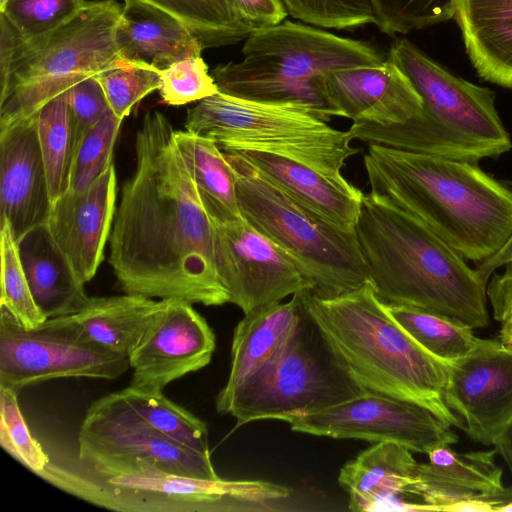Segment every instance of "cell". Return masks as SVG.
Wrapping results in <instances>:
<instances>
[{
  "label": "cell",
  "instance_id": "6da1fadb",
  "mask_svg": "<svg viewBox=\"0 0 512 512\" xmlns=\"http://www.w3.org/2000/svg\"><path fill=\"white\" fill-rule=\"evenodd\" d=\"M159 111L136 132V167L124 183L109 264L124 293L220 306L229 302L215 264L214 226Z\"/></svg>",
  "mask_w": 512,
  "mask_h": 512
},
{
  "label": "cell",
  "instance_id": "7a4b0ae2",
  "mask_svg": "<svg viewBox=\"0 0 512 512\" xmlns=\"http://www.w3.org/2000/svg\"><path fill=\"white\" fill-rule=\"evenodd\" d=\"M370 194L417 218L465 260L497 253L512 236V189L476 164L370 143Z\"/></svg>",
  "mask_w": 512,
  "mask_h": 512
},
{
  "label": "cell",
  "instance_id": "3957f363",
  "mask_svg": "<svg viewBox=\"0 0 512 512\" xmlns=\"http://www.w3.org/2000/svg\"><path fill=\"white\" fill-rule=\"evenodd\" d=\"M355 233L383 303L442 314L473 329L490 324L487 283L417 218L364 193Z\"/></svg>",
  "mask_w": 512,
  "mask_h": 512
},
{
  "label": "cell",
  "instance_id": "277c9868",
  "mask_svg": "<svg viewBox=\"0 0 512 512\" xmlns=\"http://www.w3.org/2000/svg\"><path fill=\"white\" fill-rule=\"evenodd\" d=\"M307 309L368 391L417 403L462 429L444 400L448 363L423 349L388 313L370 282L333 298L308 291Z\"/></svg>",
  "mask_w": 512,
  "mask_h": 512
},
{
  "label": "cell",
  "instance_id": "5b68a950",
  "mask_svg": "<svg viewBox=\"0 0 512 512\" xmlns=\"http://www.w3.org/2000/svg\"><path fill=\"white\" fill-rule=\"evenodd\" d=\"M387 58L408 77L423 109L401 124L352 123L353 139L474 164L512 148L494 91L452 74L407 39L395 41Z\"/></svg>",
  "mask_w": 512,
  "mask_h": 512
},
{
  "label": "cell",
  "instance_id": "8992f818",
  "mask_svg": "<svg viewBox=\"0 0 512 512\" xmlns=\"http://www.w3.org/2000/svg\"><path fill=\"white\" fill-rule=\"evenodd\" d=\"M37 476L96 506L121 512L271 510L287 487L262 480H210L168 472L144 459L84 461L61 450Z\"/></svg>",
  "mask_w": 512,
  "mask_h": 512
},
{
  "label": "cell",
  "instance_id": "52a82bcc",
  "mask_svg": "<svg viewBox=\"0 0 512 512\" xmlns=\"http://www.w3.org/2000/svg\"><path fill=\"white\" fill-rule=\"evenodd\" d=\"M242 55L210 72L219 92L297 106L326 122L338 115L325 95L322 75L385 60L365 42L291 21L251 33Z\"/></svg>",
  "mask_w": 512,
  "mask_h": 512
},
{
  "label": "cell",
  "instance_id": "ba28073f",
  "mask_svg": "<svg viewBox=\"0 0 512 512\" xmlns=\"http://www.w3.org/2000/svg\"><path fill=\"white\" fill-rule=\"evenodd\" d=\"M223 152L234 171L242 217L292 257L312 282L313 295L333 298L369 282L355 231L297 202L235 152Z\"/></svg>",
  "mask_w": 512,
  "mask_h": 512
},
{
  "label": "cell",
  "instance_id": "9c48e42d",
  "mask_svg": "<svg viewBox=\"0 0 512 512\" xmlns=\"http://www.w3.org/2000/svg\"><path fill=\"white\" fill-rule=\"evenodd\" d=\"M121 12L116 0L89 1L59 28L22 40L0 85V130L32 117L51 99L119 58L116 29Z\"/></svg>",
  "mask_w": 512,
  "mask_h": 512
},
{
  "label": "cell",
  "instance_id": "30bf717a",
  "mask_svg": "<svg viewBox=\"0 0 512 512\" xmlns=\"http://www.w3.org/2000/svg\"><path fill=\"white\" fill-rule=\"evenodd\" d=\"M367 391L332 347L305 301L298 326L283 350L215 405L219 413L233 416L237 426L265 419L288 422Z\"/></svg>",
  "mask_w": 512,
  "mask_h": 512
},
{
  "label": "cell",
  "instance_id": "8fae6325",
  "mask_svg": "<svg viewBox=\"0 0 512 512\" xmlns=\"http://www.w3.org/2000/svg\"><path fill=\"white\" fill-rule=\"evenodd\" d=\"M185 130L214 140L225 151L279 155L333 178H343L346 161L359 152L348 130L332 128L303 108L219 91L187 110Z\"/></svg>",
  "mask_w": 512,
  "mask_h": 512
},
{
  "label": "cell",
  "instance_id": "7c38bea8",
  "mask_svg": "<svg viewBox=\"0 0 512 512\" xmlns=\"http://www.w3.org/2000/svg\"><path fill=\"white\" fill-rule=\"evenodd\" d=\"M129 368L128 356L88 340L70 315L26 329L0 306V385L19 392L58 378L112 380Z\"/></svg>",
  "mask_w": 512,
  "mask_h": 512
},
{
  "label": "cell",
  "instance_id": "4fadbf2b",
  "mask_svg": "<svg viewBox=\"0 0 512 512\" xmlns=\"http://www.w3.org/2000/svg\"><path fill=\"white\" fill-rule=\"evenodd\" d=\"M295 432L337 439L398 443L427 454L458 442V435L429 409L367 391L334 406L290 419Z\"/></svg>",
  "mask_w": 512,
  "mask_h": 512
},
{
  "label": "cell",
  "instance_id": "5bb4252c",
  "mask_svg": "<svg viewBox=\"0 0 512 512\" xmlns=\"http://www.w3.org/2000/svg\"><path fill=\"white\" fill-rule=\"evenodd\" d=\"M212 223L218 278L229 303L244 314L312 292V282L292 257L243 217Z\"/></svg>",
  "mask_w": 512,
  "mask_h": 512
},
{
  "label": "cell",
  "instance_id": "9a60e30c",
  "mask_svg": "<svg viewBox=\"0 0 512 512\" xmlns=\"http://www.w3.org/2000/svg\"><path fill=\"white\" fill-rule=\"evenodd\" d=\"M444 400L471 439L493 445L512 422V347L478 338L467 355L448 363Z\"/></svg>",
  "mask_w": 512,
  "mask_h": 512
},
{
  "label": "cell",
  "instance_id": "2e32d148",
  "mask_svg": "<svg viewBox=\"0 0 512 512\" xmlns=\"http://www.w3.org/2000/svg\"><path fill=\"white\" fill-rule=\"evenodd\" d=\"M77 456L84 461L144 459L168 472L215 480L211 457L195 453L145 422L99 399L88 408L78 433Z\"/></svg>",
  "mask_w": 512,
  "mask_h": 512
},
{
  "label": "cell",
  "instance_id": "e0dca14e",
  "mask_svg": "<svg viewBox=\"0 0 512 512\" xmlns=\"http://www.w3.org/2000/svg\"><path fill=\"white\" fill-rule=\"evenodd\" d=\"M216 347L213 330L192 306L167 299L164 310L128 356L131 387L162 392L171 382L207 366Z\"/></svg>",
  "mask_w": 512,
  "mask_h": 512
},
{
  "label": "cell",
  "instance_id": "ac0fdd59",
  "mask_svg": "<svg viewBox=\"0 0 512 512\" xmlns=\"http://www.w3.org/2000/svg\"><path fill=\"white\" fill-rule=\"evenodd\" d=\"M114 162L89 186L68 190L51 208L46 228L77 278L89 282L104 259L116 213Z\"/></svg>",
  "mask_w": 512,
  "mask_h": 512
},
{
  "label": "cell",
  "instance_id": "d6986e66",
  "mask_svg": "<svg viewBox=\"0 0 512 512\" xmlns=\"http://www.w3.org/2000/svg\"><path fill=\"white\" fill-rule=\"evenodd\" d=\"M52 204L35 116L0 130V221L19 242L46 224Z\"/></svg>",
  "mask_w": 512,
  "mask_h": 512
},
{
  "label": "cell",
  "instance_id": "ffe728a7",
  "mask_svg": "<svg viewBox=\"0 0 512 512\" xmlns=\"http://www.w3.org/2000/svg\"><path fill=\"white\" fill-rule=\"evenodd\" d=\"M323 89L338 117L389 126L421 113L423 102L408 77L390 60L328 72Z\"/></svg>",
  "mask_w": 512,
  "mask_h": 512
},
{
  "label": "cell",
  "instance_id": "44dd1931",
  "mask_svg": "<svg viewBox=\"0 0 512 512\" xmlns=\"http://www.w3.org/2000/svg\"><path fill=\"white\" fill-rule=\"evenodd\" d=\"M496 454L495 449L459 453L436 447L427 453V463L417 464L408 495L419 496L434 511L464 500H484L494 503L496 512L512 502V486L504 487Z\"/></svg>",
  "mask_w": 512,
  "mask_h": 512
},
{
  "label": "cell",
  "instance_id": "7402d4cb",
  "mask_svg": "<svg viewBox=\"0 0 512 512\" xmlns=\"http://www.w3.org/2000/svg\"><path fill=\"white\" fill-rule=\"evenodd\" d=\"M417 462L408 448L376 442L339 472L338 482L349 493L352 511H428L427 504L407 502Z\"/></svg>",
  "mask_w": 512,
  "mask_h": 512
},
{
  "label": "cell",
  "instance_id": "603a6c76",
  "mask_svg": "<svg viewBox=\"0 0 512 512\" xmlns=\"http://www.w3.org/2000/svg\"><path fill=\"white\" fill-rule=\"evenodd\" d=\"M287 195L342 230L354 232L363 192L298 161L257 151H232Z\"/></svg>",
  "mask_w": 512,
  "mask_h": 512
},
{
  "label": "cell",
  "instance_id": "cb8c5ba5",
  "mask_svg": "<svg viewBox=\"0 0 512 512\" xmlns=\"http://www.w3.org/2000/svg\"><path fill=\"white\" fill-rule=\"evenodd\" d=\"M116 42L121 57L158 70L204 49L179 19L143 0H124Z\"/></svg>",
  "mask_w": 512,
  "mask_h": 512
},
{
  "label": "cell",
  "instance_id": "d4e9b609",
  "mask_svg": "<svg viewBox=\"0 0 512 512\" xmlns=\"http://www.w3.org/2000/svg\"><path fill=\"white\" fill-rule=\"evenodd\" d=\"M308 291L244 314L233 333L229 376L216 400L230 395L283 350L298 326Z\"/></svg>",
  "mask_w": 512,
  "mask_h": 512
},
{
  "label": "cell",
  "instance_id": "484cf974",
  "mask_svg": "<svg viewBox=\"0 0 512 512\" xmlns=\"http://www.w3.org/2000/svg\"><path fill=\"white\" fill-rule=\"evenodd\" d=\"M454 18L478 75L512 89V0H457Z\"/></svg>",
  "mask_w": 512,
  "mask_h": 512
},
{
  "label": "cell",
  "instance_id": "4316f807",
  "mask_svg": "<svg viewBox=\"0 0 512 512\" xmlns=\"http://www.w3.org/2000/svg\"><path fill=\"white\" fill-rule=\"evenodd\" d=\"M19 255L34 301L48 318L79 312L89 296L46 225L28 232L17 242Z\"/></svg>",
  "mask_w": 512,
  "mask_h": 512
},
{
  "label": "cell",
  "instance_id": "83f0119b",
  "mask_svg": "<svg viewBox=\"0 0 512 512\" xmlns=\"http://www.w3.org/2000/svg\"><path fill=\"white\" fill-rule=\"evenodd\" d=\"M166 304L167 299L157 301L139 294L94 296L70 317L88 340L129 356Z\"/></svg>",
  "mask_w": 512,
  "mask_h": 512
},
{
  "label": "cell",
  "instance_id": "f1b7e54d",
  "mask_svg": "<svg viewBox=\"0 0 512 512\" xmlns=\"http://www.w3.org/2000/svg\"><path fill=\"white\" fill-rule=\"evenodd\" d=\"M175 137L210 218L229 221L242 217L234 171L220 146L187 130H176Z\"/></svg>",
  "mask_w": 512,
  "mask_h": 512
},
{
  "label": "cell",
  "instance_id": "f546056e",
  "mask_svg": "<svg viewBox=\"0 0 512 512\" xmlns=\"http://www.w3.org/2000/svg\"><path fill=\"white\" fill-rule=\"evenodd\" d=\"M200 455L210 457L208 428L200 418L168 399L162 392L128 386L99 399Z\"/></svg>",
  "mask_w": 512,
  "mask_h": 512
},
{
  "label": "cell",
  "instance_id": "4dcf8cb0",
  "mask_svg": "<svg viewBox=\"0 0 512 512\" xmlns=\"http://www.w3.org/2000/svg\"><path fill=\"white\" fill-rule=\"evenodd\" d=\"M51 204L70 186V174L77 149L76 128L66 91L34 114Z\"/></svg>",
  "mask_w": 512,
  "mask_h": 512
},
{
  "label": "cell",
  "instance_id": "1f68e13d",
  "mask_svg": "<svg viewBox=\"0 0 512 512\" xmlns=\"http://www.w3.org/2000/svg\"><path fill=\"white\" fill-rule=\"evenodd\" d=\"M385 307L423 349L446 363L467 355L477 342L473 328L462 321L410 306Z\"/></svg>",
  "mask_w": 512,
  "mask_h": 512
},
{
  "label": "cell",
  "instance_id": "d6a6232c",
  "mask_svg": "<svg viewBox=\"0 0 512 512\" xmlns=\"http://www.w3.org/2000/svg\"><path fill=\"white\" fill-rule=\"evenodd\" d=\"M179 19L203 48H217L245 40L251 32L230 0H143Z\"/></svg>",
  "mask_w": 512,
  "mask_h": 512
},
{
  "label": "cell",
  "instance_id": "836d02e7",
  "mask_svg": "<svg viewBox=\"0 0 512 512\" xmlns=\"http://www.w3.org/2000/svg\"><path fill=\"white\" fill-rule=\"evenodd\" d=\"M0 223V306L7 309L24 328L32 329L44 323L47 317L34 301L9 223Z\"/></svg>",
  "mask_w": 512,
  "mask_h": 512
},
{
  "label": "cell",
  "instance_id": "e575fe53",
  "mask_svg": "<svg viewBox=\"0 0 512 512\" xmlns=\"http://www.w3.org/2000/svg\"><path fill=\"white\" fill-rule=\"evenodd\" d=\"M110 110L121 120L140 100L160 87V70L147 64L117 58L96 75Z\"/></svg>",
  "mask_w": 512,
  "mask_h": 512
},
{
  "label": "cell",
  "instance_id": "d590c367",
  "mask_svg": "<svg viewBox=\"0 0 512 512\" xmlns=\"http://www.w3.org/2000/svg\"><path fill=\"white\" fill-rule=\"evenodd\" d=\"M121 123L109 109L81 139L72 163L69 190L85 189L110 165Z\"/></svg>",
  "mask_w": 512,
  "mask_h": 512
},
{
  "label": "cell",
  "instance_id": "8d00e7d4",
  "mask_svg": "<svg viewBox=\"0 0 512 512\" xmlns=\"http://www.w3.org/2000/svg\"><path fill=\"white\" fill-rule=\"evenodd\" d=\"M377 27L390 36L454 18L457 0H369Z\"/></svg>",
  "mask_w": 512,
  "mask_h": 512
},
{
  "label": "cell",
  "instance_id": "74e56055",
  "mask_svg": "<svg viewBox=\"0 0 512 512\" xmlns=\"http://www.w3.org/2000/svg\"><path fill=\"white\" fill-rule=\"evenodd\" d=\"M17 395V391L0 385V445L12 458L37 475L48 465L50 456L30 433Z\"/></svg>",
  "mask_w": 512,
  "mask_h": 512
},
{
  "label": "cell",
  "instance_id": "f35d334b",
  "mask_svg": "<svg viewBox=\"0 0 512 512\" xmlns=\"http://www.w3.org/2000/svg\"><path fill=\"white\" fill-rule=\"evenodd\" d=\"M87 0H7L0 8L23 40L51 32L76 16Z\"/></svg>",
  "mask_w": 512,
  "mask_h": 512
},
{
  "label": "cell",
  "instance_id": "ab89813d",
  "mask_svg": "<svg viewBox=\"0 0 512 512\" xmlns=\"http://www.w3.org/2000/svg\"><path fill=\"white\" fill-rule=\"evenodd\" d=\"M288 13L305 23L345 29L375 24L369 0H282Z\"/></svg>",
  "mask_w": 512,
  "mask_h": 512
},
{
  "label": "cell",
  "instance_id": "60d3db41",
  "mask_svg": "<svg viewBox=\"0 0 512 512\" xmlns=\"http://www.w3.org/2000/svg\"><path fill=\"white\" fill-rule=\"evenodd\" d=\"M162 102L180 106L200 101L218 92V87L201 56L182 59L160 70Z\"/></svg>",
  "mask_w": 512,
  "mask_h": 512
},
{
  "label": "cell",
  "instance_id": "b9f144b4",
  "mask_svg": "<svg viewBox=\"0 0 512 512\" xmlns=\"http://www.w3.org/2000/svg\"><path fill=\"white\" fill-rule=\"evenodd\" d=\"M76 128L77 146L85 134L110 109L96 77H87L66 90Z\"/></svg>",
  "mask_w": 512,
  "mask_h": 512
},
{
  "label": "cell",
  "instance_id": "7bdbcfd3",
  "mask_svg": "<svg viewBox=\"0 0 512 512\" xmlns=\"http://www.w3.org/2000/svg\"><path fill=\"white\" fill-rule=\"evenodd\" d=\"M240 20L251 32L282 23L288 11L282 0H230Z\"/></svg>",
  "mask_w": 512,
  "mask_h": 512
},
{
  "label": "cell",
  "instance_id": "ee69618b",
  "mask_svg": "<svg viewBox=\"0 0 512 512\" xmlns=\"http://www.w3.org/2000/svg\"><path fill=\"white\" fill-rule=\"evenodd\" d=\"M503 266L504 271L495 273L486 286L493 317L500 323L512 318V259Z\"/></svg>",
  "mask_w": 512,
  "mask_h": 512
},
{
  "label": "cell",
  "instance_id": "f6af8a7d",
  "mask_svg": "<svg viewBox=\"0 0 512 512\" xmlns=\"http://www.w3.org/2000/svg\"><path fill=\"white\" fill-rule=\"evenodd\" d=\"M22 40L19 32L0 13V85L7 78L15 52Z\"/></svg>",
  "mask_w": 512,
  "mask_h": 512
},
{
  "label": "cell",
  "instance_id": "bcb514c9",
  "mask_svg": "<svg viewBox=\"0 0 512 512\" xmlns=\"http://www.w3.org/2000/svg\"><path fill=\"white\" fill-rule=\"evenodd\" d=\"M512 259V236L506 244L494 255L486 260L476 263L475 269L480 277L487 283L496 269L502 267Z\"/></svg>",
  "mask_w": 512,
  "mask_h": 512
},
{
  "label": "cell",
  "instance_id": "7dc6e473",
  "mask_svg": "<svg viewBox=\"0 0 512 512\" xmlns=\"http://www.w3.org/2000/svg\"><path fill=\"white\" fill-rule=\"evenodd\" d=\"M495 504L484 500H464L442 507V512H495Z\"/></svg>",
  "mask_w": 512,
  "mask_h": 512
},
{
  "label": "cell",
  "instance_id": "c3c4849f",
  "mask_svg": "<svg viewBox=\"0 0 512 512\" xmlns=\"http://www.w3.org/2000/svg\"><path fill=\"white\" fill-rule=\"evenodd\" d=\"M493 446L512 471V422L496 438Z\"/></svg>",
  "mask_w": 512,
  "mask_h": 512
},
{
  "label": "cell",
  "instance_id": "681fc988",
  "mask_svg": "<svg viewBox=\"0 0 512 512\" xmlns=\"http://www.w3.org/2000/svg\"><path fill=\"white\" fill-rule=\"evenodd\" d=\"M499 339L509 347H512V318L501 323Z\"/></svg>",
  "mask_w": 512,
  "mask_h": 512
},
{
  "label": "cell",
  "instance_id": "f907efd6",
  "mask_svg": "<svg viewBox=\"0 0 512 512\" xmlns=\"http://www.w3.org/2000/svg\"><path fill=\"white\" fill-rule=\"evenodd\" d=\"M496 512H512V502L500 506L496 509Z\"/></svg>",
  "mask_w": 512,
  "mask_h": 512
},
{
  "label": "cell",
  "instance_id": "816d5d0a",
  "mask_svg": "<svg viewBox=\"0 0 512 512\" xmlns=\"http://www.w3.org/2000/svg\"><path fill=\"white\" fill-rule=\"evenodd\" d=\"M7 0H0V8L6 3Z\"/></svg>",
  "mask_w": 512,
  "mask_h": 512
}]
</instances>
